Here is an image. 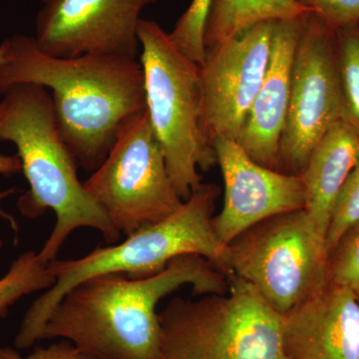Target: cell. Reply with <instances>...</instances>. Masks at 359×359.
Returning a JSON list of instances; mask_svg holds the SVG:
<instances>
[{
	"instance_id": "obj_20",
	"label": "cell",
	"mask_w": 359,
	"mask_h": 359,
	"mask_svg": "<svg viewBox=\"0 0 359 359\" xmlns=\"http://www.w3.org/2000/svg\"><path fill=\"white\" fill-rule=\"evenodd\" d=\"M359 222V162L340 189L332 208L325 235V248L327 257L339 241Z\"/></svg>"
},
{
	"instance_id": "obj_17",
	"label": "cell",
	"mask_w": 359,
	"mask_h": 359,
	"mask_svg": "<svg viewBox=\"0 0 359 359\" xmlns=\"http://www.w3.org/2000/svg\"><path fill=\"white\" fill-rule=\"evenodd\" d=\"M55 283L48 264L39 252L26 250L14 259L6 275L0 278V320L8 316L11 306L26 295L50 289Z\"/></svg>"
},
{
	"instance_id": "obj_1",
	"label": "cell",
	"mask_w": 359,
	"mask_h": 359,
	"mask_svg": "<svg viewBox=\"0 0 359 359\" xmlns=\"http://www.w3.org/2000/svg\"><path fill=\"white\" fill-rule=\"evenodd\" d=\"M0 47V96L18 84L50 89L59 134L85 171L98 169L124 123L147 109L140 60L98 54L54 57L22 34Z\"/></svg>"
},
{
	"instance_id": "obj_26",
	"label": "cell",
	"mask_w": 359,
	"mask_h": 359,
	"mask_svg": "<svg viewBox=\"0 0 359 359\" xmlns=\"http://www.w3.org/2000/svg\"><path fill=\"white\" fill-rule=\"evenodd\" d=\"M0 359H26L18 353V348L11 346H0Z\"/></svg>"
},
{
	"instance_id": "obj_7",
	"label": "cell",
	"mask_w": 359,
	"mask_h": 359,
	"mask_svg": "<svg viewBox=\"0 0 359 359\" xmlns=\"http://www.w3.org/2000/svg\"><path fill=\"white\" fill-rule=\"evenodd\" d=\"M226 256L229 273L252 285L282 316L327 280L325 238L304 209L250 226L226 245Z\"/></svg>"
},
{
	"instance_id": "obj_3",
	"label": "cell",
	"mask_w": 359,
	"mask_h": 359,
	"mask_svg": "<svg viewBox=\"0 0 359 359\" xmlns=\"http://www.w3.org/2000/svg\"><path fill=\"white\" fill-rule=\"evenodd\" d=\"M0 142L18 149L21 172L29 190L18 199L22 216L36 219L52 210L56 219L39 252L42 263L57 259L63 245L78 229L98 231L107 244L121 238L105 212L78 178V164L59 134L50 94L34 84L11 87L0 100Z\"/></svg>"
},
{
	"instance_id": "obj_13",
	"label": "cell",
	"mask_w": 359,
	"mask_h": 359,
	"mask_svg": "<svg viewBox=\"0 0 359 359\" xmlns=\"http://www.w3.org/2000/svg\"><path fill=\"white\" fill-rule=\"evenodd\" d=\"M287 359H359V299L327 280L282 316Z\"/></svg>"
},
{
	"instance_id": "obj_11",
	"label": "cell",
	"mask_w": 359,
	"mask_h": 359,
	"mask_svg": "<svg viewBox=\"0 0 359 359\" xmlns=\"http://www.w3.org/2000/svg\"><path fill=\"white\" fill-rule=\"evenodd\" d=\"M158 0H41L34 39L54 57L85 54L137 59L139 21Z\"/></svg>"
},
{
	"instance_id": "obj_22",
	"label": "cell",
	"mask_w": 359,
	"mask_h": 359,
	"mask_svg": "<svg viewBox=\"0 0 359 359\" xmlns=\"http://www.w3.org/2000/svg\"><path fill=\"white\" fill-rule=\"evenodd\" d=\"M334 29L359 25V0H297Z\"/></svg>"
},
{
	"instance_id": "obj_21",
	"label": "cell",
	"mask_w": 359,
	"mask_h": 359,
	"mask_svg": "<svg viewBox=\"0 0 359 359\" xmlns=\"http://www.w3.org/2000/svg\"><path fill=\"white\" fill-rule=\"evenodd\" d=\"M327 280L351 290L359 299V222L328 256Z\"/></svg>"
},
{
	"instance_id": "obj_15",
	"label": "cell",
	"mask_w": 359,
	"mask_h": 359,
	"mask_svg": "<svg viewBox=\"0 0 359 359\" xmlns=\"http://www.w3.org/2000/svg\"><path fill=\"white\" fill-rule=\"evenodd\" d=\"M358 162L359 133L342 120L320 139L301 175L304 210L325 241L335 199Z\"/></svg>"
},
{
	"instance_id": "obj_8",
	"label": "cell",
	"mask_w": 359,
	"mask_h": 359,
	"mask_svg": "<svg viewBox=\"0 0 359 359\" xmlns=\"http://www.w3.org/2000/svg\"><path fill=\"white\" fill-rule=\"evenodd\" d=\"M84 186L127 237L171 216L184 203L147 109L124 123L107 157Z\"/></svg>"
},
{
	"instance_id": "obj_18",
	"label": "cell",
	"mask_w": 359,
	"mask_h": 359,
	"mask_svg": "<svg viewBox=\"0 0 359 359\" xmlns=\"http://www.w3.org/2000/svg\"><path fill=\"white\" fill-rule=\"evenodd\" d=\"M344 121L359 133V25L337 29Z\"/></svg>"
},
{
	"instance_id": "obj_12",
	"label": "cell",
	"mask_w": 359,
	"mask_h": 359,
	"mask_svg": "<svg viewBox=\"0 0 359 359\" xmlns=\"http://www.w3.org/2000/svg\"><path fill=\"white\" fill-rule=\"evenodd\" d=\"M224 182V202L212 226L222 245L264 219L306 207L302 176L257 164L233 139L212 143Z\"/></svg>"
},
{
	"instance_id": "obj_25",
	"label": "cell",
	"mask_w": 359,
	"mask_h": 359,
	"mask_svg": "<svg viewBox=\"0 0 359 359\" xmlns=\"http://www.w3.org/2000/svg\"><path fill=\"white\" fill-rule=\"evenodd\" d=\"M21 162L18 155H0V175L11 177L20 173Z\"/></svg>"
},
{
	"instance_id": "obj_16",
	"label": "cell",
	"mask_w": 359,
	"mask_h": 359,
	"mask_svg": "<svg viewBox=\"0 0 359 359\" xmlns=\"http://www.w3.org/2000/svg\"><path fill=\"white\" fill-rule=\"evenodd\" d=\"M309 13L313 9L297 0H215L205 25V48L240 36L259 23L297 20Z\"/></svg>"
},
{
	"instance_id": "obj_5",
	"label": "cell",
	"mask_w": 359,
	"mask_h": 359,
	"mask_svg": "<svg viewBox=\"0 0 359 359\" xmlns=\"http://www.w3.org/2000/svg\"><path fill=\"white\" fill-rule=\"evenodd\" d=\"M226 278V294L168 302L154 359H287L282 316L249 283Z\"/></svg>"
},
{
	"instance_id": "obj_10",
	"label": "cell",
	"mask_w": 359,
	"mask_h": 359,
	"mask_svg": "<svg viewBox=\"0 0 359 359\" xmlns=\"http://www.w3.org/2000/svg\"><path fill=\"white\" fill-rule=\"evenodd\" d=\"M275 22L259 23L207 49L200 66L201 128L212 147L217 139L237 141L266 74Z\"/></svg>"
},
{
	"instance_id": "obj_6",
	"label": "cell",
	"mask_w": 359,
	"mask_h": 359,
	"mask_svg": "<svg viewBox=\"0 0 359 359\" xmlns=\"http://www.w3.org/2000/svg\"><path fill=\"white\" fill-rule=\"evenodd\" d=\"M137 32L149 118L177 193L186 201L202 184L198 168L208 171L217 165L201 128L200 66L185 57L155 21L141 18Z\"/></svg>"
},
{
	"instance_id": "obj_14",
	"label": "cell",
	"mask_w": 359,
	"mask_h": 359,
	"mask_svg": "<svg viewBox=\"0 0 359 359\" xmlns=\"http://www.w3.org/2000/svg\"><path fill=\"white\" fill-rule=\"evenodd\" d=\"M308 15L273 25L266 74L237 139L250 159L273 170L289 110L295 49Z\"/></svg>"
},
{
	"instance_id": "obj_24",
	"label": "cell",
	"mask_w": 359,
	"mask_h": 359,
	"mask_svg": "<svg viewBox=\"0 0 359 359\" xmlns=\"http://www.w3.org/2000/svg\"><path fill=\"white\" fill-rule=\"evenodd\" d=\"M16 193L15 188H9L6 189V190H0V219H4V221L7 222L11 228L13 229L15 233H18V221H16L15 218L13 216V215L7 212L6 210L2 207V202L6 199V198L11 197V195ZM4 248V241L0 238V250Z\"/></svg>"
},
{
	"instance_id": "obj_9",
	"label": "cell",
	"mask_w": 359,
	"mask_h": 359,
	"mask_svg": "<svg viewBox=\"0 0 359 359\" xmlns=\"http://www.w3.org/2000/svg\"><path fill=\"white\" fill-rule=\"evenodd\" d=\"M344 116L337 29L311 13L295 49L278 171L301 176L314 147Z\"/></svg>"
},
{
	"instance_id": "obj_2",
	"label": "cell",
	"mask_w": 359,
	"mask_h": 359,
	"mask_svg": "<svg viewBox=\"0 0 359 359\" xmlns=\"http://www.w3.org/2000/svg\"><path fill=\"white\" fill-rule=\"evenodd\" d=\"M185 285L199 297L226 294L230 287L226 276L198 255L177 257L145 278L95 276L61 299L41 340H68L99 359H154L161 334L158 304Z\"/></svg>"
},
{
	"instance_id": "obj_4",
	"label": "cell",
	"mask_w": 359,
	"mask_h": 359,
	"mask_svg": "<svg viewBox=\"0 0 359 359\" xmlns=\"http://www.w3.org/2000/svg\"><path fill=\"white\" fill-rule=\"evenodd\" d=\"M216 184H201L171 216L137 231L110 247H97L79 259H55L48 264L55 283L37 297L21 320L14 346L27 349L41 340L49 316L63 297L79 283L109 273L145 278L163 271L173 259L198 255L229 273L226 247L212 226L215 208L221 195Z\"/></svg>"
},
{
	"instance_id": "obj_27",
	"label": "cell",
	"mask_w": 359,
	"mask_h": 359,
	"mask_svg": "<svg viewBox=\"0 0 359 359\" xmlns=\"http://www.w3.org/2000/svg\"><path fill=\"white\" fill-rule=\"evenodd\" d=\"M2 60H4V51H2V48L0 47V65H1Z\"/></svg>"
},
{
	"instance_id": "obj_19",
	"label": "cell",
	"mask_w": 359,
	"mask_h": 359,
	"mask_svg": "<svg viewBox=\"0 0 359 359\" xmlns=\"http://www.w3.org/2000/svg\"><path fill=\"white\" fill-rule=\"evenodd\" d=\"M215 0H192L169 34L174 46L196 65H204L205 25Z\"/></svg>"
},
{
	"instance_id": "obj_23",
	"label": "cell",
	"mask_w": 359,
	"mask_h": 359,
	"mask_svg": "<svg viewBox=\"0 0 359 359\" xmlns=\"http://www.w3.org/2000/svg\"><path fill=\"white\" fill-rule=\"evenodd\" d=\"M26 359H99L68 340L54 342L48 346H37Z\"/></svg>"
}]
</instances>
